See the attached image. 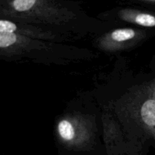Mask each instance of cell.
Masks as SVG:
<instances>
[{
	"label": "cell",
	"instance_id": "cell-1",
	"mask_svg": "<svg viewBox=\"0 0 155 155\" xmlns=\"http://www.w3.org/2000/svg\"><path fill=\"white\" fill-rule=\"evenodd\" d=\"M142 120L150 127H155V100L149 99L143 104L141 110Z\"/></svg>",
	"mask_w": 155,
	"mask_h": 155
},
{
	"label": "cell",
	"instance_id": "cell-2",
	"mask_svg": "<svg viewBox=\"0 0 155 155\" xmlns=\"http://www.w3.org/2000/svg\"><path fill=\"white\" fill-rule=\"evenodd\" d=\"M125 15V14H124ZM129 18H134V21L136 24L145 27H154L155 17L154 15L147 13H138L133 16L128 15Z\"/></svg>",
	"mask_w": 155,
	"mask_h": 155
},
{
	"label": "cell",
	"instance_id": "cell-3",
	"mask_svg": "<svg viewBox=\"0 0 155 155\" xmlns=\"http://www.w3.org/2000/svg\"><path fill=\"white\" fill-rule=\"evenodd\" d=\"M59 133L63 139L66 140H71L74 136V130L71 123L67 120H63L59 124Z\"/></svg>",
	"mask_w": 155,
	"mask_h": 155
},
{
	"label": "cell",
	"instance_id": "cell-4",
	"mask_svg": "<svg viewBox=\"0 0 155 155\" xmlns=\"http://www.w3.org/2000/svg\"><path fill=\"white\" fill-rule=\"evenodd\" d=\"M134 36L135 32L132 29H122V30H115L111 34V37L113 38V39L118 42L133 39Z\"/></svg>",
	"mask_w": 155,
	"mask_h": 155
},
{
	"label": "cell",
	"instance_id": "cell-5",
	"mask_svg": "<svg viewBox=\"0 0 155 155\" xmlns=\"http://www.w3.org/2000/svg\"><path fill=\"white\" fill-rule=\"evenodd\" d=\"M16 41V36L14 33L0 32V47L5 48L14 44Z\"/></svg>",
	"mask_w": 155,
	"mask_h": 155
},
{
	"label": "cell",
	"instance_id": "cell-6",
	"mask_svg": "<svg viewBox=\"0 0 155 155\" xmlns=\"http://www.w3.org/2000/svg\"><path fill=\"white\" fill-rule=\"evenodd\" d=\"M17 29V26L13 22L9 21L1 20L0 21V32L4 33H14Z\"/></svg>",
	"mask_w": 155,
	"mask_h": 155
},
{
	"label": "cell",
	"instance_id": "cell-7",
	"mask_svg": "<svg viewBox=\"0 0 155 155\" xmlns=\"http://www.w3.org/2000/svg\"><path fill=\"white\" fill-rule=\"evenodd\" d=\"M145 1H154V0H145Z\"/></svg>",
	"mask_w": 155,
	"mask_h": 155
}]
</instances>
